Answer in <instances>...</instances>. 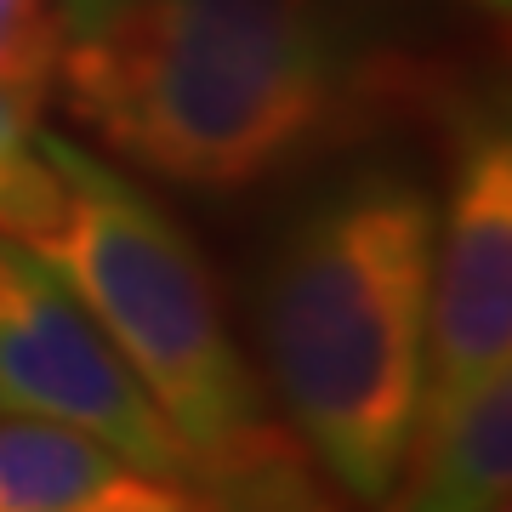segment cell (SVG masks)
I'll return each mask as SVG.
<instances>
[{"instance_id": "cell-1", "label": "cell", "mask_w": 512, "mask_h": 512, "mask_svg": "<svg viewBox=\"0 0 512 512\" xmlns=\"http://www.w3.org/2000/svg\"><path fill=\"white\" fill-rule=\"evenodd\" d=\"M52 86L92 143L194 194H245L416 92L365 0H57Z\"/></svg>"}, {"instance_id": "cell-7", "label": "cell", "mask_w": 512, "mask_h": 512, "mask_svg": "<svg viewBox=\"0 0 512 512\" xmlns=\"http://www.w3.org/2000/svg\"><path fill=\"white\" fill-rule=\"evenodd\" d=\"M512 478V376L490 370L416 410L382 512H495Z\"/></svg>"}, {"instance_id": "cell-4", "label": "cell", "mask_w": 512, "mask_h": 512, "mask_svg": "<svg viewBox=\"0 0 512 512\" xmlns=\"http://www.w3.org/2000/svg\"><path fill=\"white\" fill-rule=\"evenodd\" d=\"M0 416L80 427L148 473L200 484L183 439L86 302L12 239H0Z\"/></svg>"}, {"instance_id": "cell-5", "label": "cell", "mask_w": 512, "mask_h": 512, "mask_svg": "<svg viewBox=\"0 0 512 512\" xmlns=\"http://www.w3.org/2000/svg\"><path fill=\"white\" fill-rule=\"evenodd\" d=\"M512 359V143L501 109L456 114L450 183L433 222L421 404L450 399Z\"/></svg>"}, {"instance_id": "cell-8", "label": "cell", "mask_w": 512, "mask_h": 512, "mask_svg": "<svg viewBox=\"0 0 512 512\" xmlns=\"http://www.w3.org/2000/svg\"><path fill=\"white\" fill-rule=\"evenodd\" d=\"M205 490H211V512H342V501H330L308 478L302 444H285L251 467H234V473L211 478Z\"/></svg>"}, {"instance_id": "cell-2", "label": "cell", "mask_w": 512, "mask_h": 512, "mask_svg": "<svg viewBox=\"0 0 512 512\" xmlns=\"http://www.w3.org/2000/svg\"><path fill=\"white\" fill-rule=\"evenodd\" d=\"M439 200L399 165L308 188L256 268V348L296 439L359 507H382L421 410Z\"/></svg>"}, {"instance_id": "cell-10", "label": "cell", "mask_w": 512, "mask_h": 512, "mask_svg": "<svg viewBox=\"0 0 512 512\" xmlns=\"http://www.w3.org/2000/svg\"><path fill=\"white\" fill-rule=\"evenodd\" d=\"M467 6H478V12H507V0H467Z\"/></svg>"}, {"instance_id": "cell-6", "label": "cell", "mask_w": 512, "mask_h": 512, "mask_svg": "<svg viewBox=\"0 0 512 512\" xmlns=\"http://www.w3.org/2000/svg\"><path fill=\"white\" fill-rule=\"evenodd\" d=\"M0 512H211V490L148 473L80 427L0 416Z\"/></svg>"}, {"instance_id": "cell-11", "label": "cell", "mask_w": 512, "mask_h": 512, "mask_svg": "<svg viewBox=\"0 0 512 512\" xmlns=\"http://www.w3.org/2000/svg\"><path fill=\"white\" fill-rule=\"evenodd\" d=\"M495 512H507V507H495Z\"/></svg>"}, {"instance_id": "cell-9", "label": "cell", "mask_w": 512, "mask_h": 512, "mask_svg": "<svg viewBox=\"0 0 512 512\" xmlns=\"http://www.w3.org/2000/svg\"><path fill=\"white\" fill-rule=\"evenodd\" d=\"M57 69V0H0V80H46Z\"/></svg>"}, {"instance_id": "cell-3", "label": "cell", "mask_w": 512, "mask_h": 512, "mask_svg": "<svg viewBox=\"0 0 512 512\" xmlns=\"http://www.w3.org/2000/svg\"><path fill=\"white\" fill-rule=\"evenodd\" d=\"M35 137L69 183V245L52 274L86 302L143 393L160 404L200 484L296 444L262 410L211 268L183 222L97 148L46 126Z\"/></svg>"}]
</instances>
